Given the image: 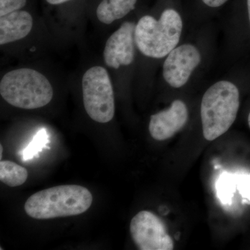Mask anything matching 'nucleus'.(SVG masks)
Masks as SVG:
<instances>
[{"label": "nucleus", "mask_w": 250, "mask_h": 250, "mask_svg": "<svg viewBox=\"0 0 250 250\" xmlns=\"http://www.w3.org/2000/svg\"><path fill=\"white\" fill-rule=\"evenodd\" d=\"M92 202L93 195L86 188L58 186L33 194L25 202L24 210L31 218L47 220L82 214Z\"/></svg>", "instance_id": "obj_1"}, {"label": "nucleus", "mask_w": 250, "mask_h": 250, "mask_svg": "<svg viewBox=\"0 0 250 250\" xmlns=\"http://www.w3.org/2000/svg\"><path fill=\"white\" fill-rule=\"evenodd\" d=\"M240 106L238 88L228 81H220L206 91L201 104L204 137L214 141L225 134L236 120Z\"/></svg>", "instance_id": "obj_2"}, {"label": "nucleus", "mask_w": 250, "mask_h": 250, "mask_svg": "<svg viewBox=\"0 0 250 250\" xmlns=\"http://www.w3.org/2000/svg\"><path fill=\"white\" fill-rule=\"evenodd\" d=\"M182 27V18L173 9L164 11L159 21L150 16H143L136 24V45L146 57L164 58L178 45Z\"/></svg>", "instance_id": "obj_3"}, {"label": "nucleus", "mask_w": 250, "mask_h": 250, "mask_svg": "<svg viewBox=\"0 0 250 250\" xmlns=\"http://www.w3.org/2000/svg\"><path fill=\"white\" fill-rule=\"evenodd\" d=\"M0 94L6 103L15 107L35 109L50 103L53 88L41 72L31 68H19L2 77Z\"/></svg>", "instance_id": "obj_4"}, {"label": "nucleus", "mask_w": 250, "mask_h": 250, "mask_svg": "<svg viewBox=\"0 0 250 250\" xmlns=\"http://www.w3.org/2000/svg\"><path fill=\"white\" fill-rule=\"evenodd\" d=\"M83 104L94 121L108 123L115 114L113 85L107 70L101 66L90 67L82 78Z\"/></svg>", "instance_id": "obj_5"}, {"label": "nucleus", "mask_w": 250, "mask_h": 250, "mask_svg": "<svg viewBox=\"0 0 250 250\" xmlns=\"http://www.w3.org/2000/svg\"><path fill=\"white\" fill-rule=\"evenodd\" d=\"M133 241L141 250H172L174 242L167 232L165 224L156 214L142 210L130 223Z\"/></svg>", "instance_id": "obj_6"}, {"label": "nucleus", "mask_w": 250, "mask_h": 250, "mask_svg": "<svg viewBox=\"0 0 250 250\" xmlns=\"http://www.w3.org/2000/svg\"><path fill=\"white\" fill-rule=\"evenodd\" d=\"M200 62L201 55L195 46L183 45L175 47L164 62V79L171 86L180 88L187 83Z\"/></svg>", "instance_id": "obj_7"}, {"label": "nucleus", "mask_w": 250, "mask_h": 250, "mask_svg": "<svg viewBox=\"0 0 250 250\" xmlns=\"http://www.w3.org/2000/svg\"><path fill=\"white\" fill-rule=\"evenodd\" d=\"M136 27L134 22H125L108 38L103 53L107 66L118 69L134 62Z\"/></svg>", "instance_id": "obj_8"}, {"label": "nucleus", "mask_w": 250, "mask_h": 250, "mask_svg": "<svg viewBox=\"0 0 250 250\" xmlns=\"http://www.w3.org/2000/svg\"><path fill=\"white\" fill-rule=\"evenodd\" d=\"M188 118L187 105L182 100H174L170 108L151 116L149 133L156 141H166L184 127Z\"/></svg>", "instance_id": "obj_9"}, {"label": "nucleus", "mask_w": 250, "mask_h": 250, "mask_svg": "<svg viewBox=\"0 0 250 250\" xmlns=\"http://www.w3.org/2000/svg\"><path fill=\"white\" fill-rule=\"evenodd\" d=\"M33 18L25 11H14L0 17V45L24 39L30 33Z\"/></svg>", "instance_id": "obj_10"}, {"label": "nucleus", "mask_w": 250, "mask_h": 250, "mask_svg": "<svg viewBox=\"0 0 250 250\" xmlns=\"http://www.w3.org/2000/svg\"><path fill=\"white\" fill-rule=\"evenodd\" d=\"M136 2L137 0H103L97 9V17L104 24H111L133 11Z\"/></svg>", "instance_id": "obj_11"}, {"label": "nucleus", "mask_w": 250, "mask_h": 250, "mask_svg": "<svg viewBox=\"0 0 250 250\" xmlns=\"http://www.w3.org/2000/svg\"><path fill=\"white\" fill-rule=\"evenodd\" d=\"M27 169L11 161L0 162V181L10 187L22 185L27 181Z\"/></svg>", "instance_id": "obj_12"}, {"label": "nucleus", "mask_w": 250, "mask_h": 250, "mask_svg": "<svg viewBox=\"0 0 250 250\" xmlns=\"http://www.w3.org/2000/svg\"><path fill=\"white\" fill-rule=\"evenodd\" d=\"M238 175L223 172L215 183L217 196L223 205H231L233 193L238 187Z\"/></svg>", "instance_id": "obj_13"}, {"label": "nucleus", "mask_w": 250, "mask_h": 250, "mask_svg": "<svg viewBox=\"0 0 250 250\" xmlns=\"http://www.w3.org/2000/svg\"><path fill=\"white\" fill-rule=\"evenodd\" d=\"M49 143V136L45 129H41L36 133L32 141L23 149L22 154L23 161H28L35 157L47 146Z\"/></svg>", "instance_id": "obj_14"}, {"label": "nucleus", "mask_w": 250, "mask_h": 250, "mask_svg": "<svg viewBox=\"0 0 250 250\" xmlns=\"http://www.w3.org/2000/svg\"><path fill=\"white\" fill-rule=\"evenodd\" d=\"M27 4V0H0V16L21 10Z\"/></svg>", "instance_id": "obj_15"}, {"label": "nucleus", "mask_w": 250, "mask_h": 250, "mask_svg": "<svg viewBox=\"0 0 250 250\" xmlns=\"http://www.w3.org/2000/svg\"><path fill=\"white\" fill-rule=\"evenodd\" d=\"M238 191L244 198L250 199V174L238 175Z\"/></svg>", "instance_id": "obj_16"}, {"label": "nucleus", "mask_w": 250, "mask_h": 250, "mask_svg": "<svg viewBox=\"0 0 250 250\" xmlns=\"http://www.w3.org/2000/svg\"><path fill=\"white\" fill-rule=\"evenodd\" d=\"M228 0H202L205 4L210 7H219L225 4Z\"/></svg>", "instance_id": "obj_17"}, {"label": "nucleus", "mask_w": 250, "mask_h": 250, "mask_svg": "<svg viewBox=\"0 0 250 250\" xmlns=\"http://www.w3.org/2000/svg\"><path fill=\"white\" fill-rule=\"evenodd\" d=\"M49 4L52 5H57L62 4V3L67 2V1H71V0H46Z\"/></svg>", "instance_id": "obj_18"}, {"label": "nucleus", "mask_w": 250, "mask_h": 250, "mask_svg": "<svg viewBox=\"0 0 250 250\" xmlns=\"http://www.w3.org/2000/svg\"><path fill=\"white\" fill-rule=\"evenodd\" d=\"M248 14H249L250 22V0H248Z\"/></svg>", "instance_id": "obj_19"}, {"label": "nucleus", "mask_w": 250, "mask_h": 250, "mask_svg": "<svg viewBox=\"0 0 250 250\" xmlns=\"http://www.w3.org/2000/svg\"><path fill=\"white\" fill-rule=\"evenodd\" d=\"M2 154H3V147L2 146H0V159H2Z\"/></svg>", "instance_id": "obj_20"}, {"label": "nucleus", "mask_w": 250, "mask_h": 250, "mask_svg": "<svg viewBox=\"0 0 250 250\" xmlns=\"http://www.w3.org/2000/svg\"><path fill=\"white\" fill-rule=\"evenodd\" d=\"M248 124H249V126L250 127V113L249 114V116H248Z\"/></svg>", "instance_id": "obj_21"}]
</instances>
